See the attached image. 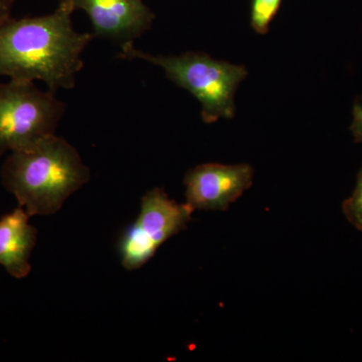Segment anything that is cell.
Masks as SVG:
<instances>
[{"label":"cell","instance_id":"cell-8","mask_svg":"<svg viewBox=\"0 0 362 362\" xmlns=\"http://www.w3.org/2000/svg\"><path fill=\"white\" fill-rule=\"evenodd\" d=\"M28 218L21 206L0 218V265L16 279L25 278L32 270L30 258L37 232Z\"/></svg>","mask_w":362,"mask_h":362},{"label":"cell","instance_id":"cell-12","mask_svg":"<svg viewBox=\"0 0 362 362\" xmlns=\"http://www.w3.org/2000/svg\"><path fill=\"white\" fill-rule=\"evenodd\" d=\"M14 0H0V26L4 25L9 18H11Z\"/></svg>","mask_w":362,"mask_h":362},{"label":"cell","instance_id":"cell-1","mask_svg":"<svg viewBox=\"0 0 362 362\" xmlns=\"http://www.w3.org/2000/svg\"><path fill=\"white\" fill-rule=\"evenodd\" d=\"M74 0H59L47 16L9 18L0 26V76L18 82L42 81L49 90L73 89L84 66L81 56L94 35L76 32Z\"/></svg>","mask_w":362,"mask_h":362},{"label":"cell","instance_id":"cell-11","mask_svg":"<svg viewBox=\"0 0 362 362\" xmlns=\"http://www.w3.org/2000/svg\"><path fill=\"white\" fill-rule=\"evenodd\" d=\"M350 129L354 134V141L362 143V97L358 98L354 105V121Z\"/></svg>","mask_w":362,"mask_h":362},{"label":"cell","instance_id":"cell-3","mask_svg":"<svg viewBox=\"0 0 362 362\" xmlns=\"http://www.w3.org/2000/svg\"><path fill=\"white\" fill-rule=\"evenodd\" d=\"M121 57L139 59L160 66L166 77L194 95L202 104V120L207 124L235 117V94L247 77L244 66L213 59L204 52H188L180 56H152L138 51L133 44L122 45Z\"/></svg>","mask_w":362,"mask_h":362},{"label":"cell","instance_id":"cell-9","mask_svg":"<svg viewBox=\"0 0 362 362\" xmlns=\"http://www.w3.org/2000/svg\"><path fill=\"white\" fill-rule=\"evenodd\" d=\"M282 0H252L251 25L259 35L268 33L269 26L280 9Z\"/></svg>","mask_w":362,"mask_h":362},{"label":"cell","instance_id":"cell-2","mask_svg":"<svg viewBox=\"0 0 362 362\" xmlns=\"http://www.w3.org/2000/svg\"><path fill=\"white\" fill-rule=\"evenodd\" d=\"M1 180L28 216H51L89 182L90 170L77 149L54 134L11 152L2 165Z\"/></svg>","mask_w":362,"mask_h":362},{"label":"cell","instance_id":"cell-10","mask_svg":"<svg viewBox=\"0 0 362 362\" xmlns=\"http://www.w3.org/2000/svg\"><path fill=\"white\" fill-rule=\"evenodd\" d=\"M345 218L356 230L362 232V166L357 175L354 194L342 204Z\"/></svg>","mask_w":362,"mask_h":362},{"label":"cell","instance_id":"cell-5","mask_svg":"<svg viewBox=\"0 0 362 362\" xmlns=\"http://www.w3.org/2000/svg\"><path fill=\"white\" fill-rule=\"evenodd\" d=\"M194 211L189 204L169 199L162 188L149 190L142 197L137 220L125 230L119 244L124 268H141L166 240L187 228Z\"/></svg>","mask_w":362,"mask_h":362},{"label":"cell","instance_id":"cell-4","mask_svg":"<svg viewBox=\"0 0 362 362\" xmlns=\"http://www.w3.org/2000/svg\"><path fill=\"white\" fill-rule=\"evenodd\" d=\"M64 113L65 105L54 92H44L33 82L0 84V157L54 135Z\"/></svg>","mask_w":362,"mask_h":362},{"label":"cell","instance_id":"cell-7","mask_svg":"<svg viewBox=\"0 0 362 362\" xmlns=\"http://www.w3.org/2000/svg\"><path fill=\"white\" fill-rule=\"evenodd\" d=\"M74 6L89 16L94 35L121 42V47L133 44L156 18L142 0H74Z\"/></svg>","mask_w":362,"mask_h":362},{"label":"cell","instance_id":"cell-6","mask_svg":"<svg viewBox=\"0 0 362 362\" xmlns=\"http://www.w3.org/2000/svg\"><path fill=\"white\" fill-rule=\"evenodd\" d=\"M249 164L207 163L188 171L185 177L187 204L194 209L226 211L252 185Z\"/></svg>","mask_w":362,"mask_h":362}]
</instances>
